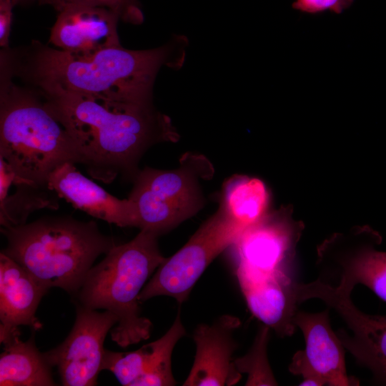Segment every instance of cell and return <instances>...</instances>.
<instances>
[{
  "instance_id": "cell-1",
  "label": "cell",
  "mask_w": 386,
  "mask_h": 386,
  "mask_svg": "<svg viewBox=\"0 0 386 386\" xmlns=\"http://www.w3.org/2000/svg\"><path fill=\"white\" fill-rule=\"evenodd\" d=\"M187 38L173 37L158 48L132 50L120 45L79 55L38 41L2 49L1 68L25 84L56 88L112 103L151 105L159 69L182 66Z\"/></svg>"
},
{
  "instance_id": "cell-2",
  "label": "cell",
  "mask_w": 386,
  "mask_h": 386,
  "mask_svg": "<svg viewBox=\"0 0 386 386\" xmlns=\"http://www.w3.org/2000/svg\"><path fill=\"white\" fill-rule=\"evenodd\" d=\"M37 89L68 130L77 164L104 183L118 176L133 182L149 148L179 139L170 118L153 104L112 103L60 89Z\"/></svg>"
},
{
  "instance_id": "cell-3",
  "label": "cell",
  "mask_w": 386,
  "mask_h": 386,
  "mask_svg": "<svg viewBox=\"0 0 386 386\" xmlns=\"http://www.w3.org/2000/svg\"><path fill=\"white\" fill-rule=\"evenodd\" d=\"M0 74V157L14 184L48 187L57 167L77 164L73 140L39 89L16 84L2 68Z\"/></svg>"
},
{
  "instance_id": "cell-4",
  "label": "cell",
  "mask_w": 386,
  "mask_h": 386,
  "mask_svg": "<svg viewBox=\"0 0 386 386\" xmlns=\"http://www.w3.org/2000/svg\"><path fill=\"white\" fill-rule=\"evenodd\" d=\"M6 246L1 251L46 287L71 295L79 289L96 258L109 252L114 239L94 221L51 216L1 227Z\"/></svg>"
},
{
  "instance_id": "cell-5",
  "label": "cell",
  "mask_w": 386,
  "mask_h": 386,
  "mask_svg": "<svg viewBox=\"0 0 386 386\" xmlns=\"http://www.w3.org/2000/svg\"><path fill=\"white\" fill-rule=\"evenodd\" d=\"M158 235L141 229L131 241L115 245L88 272L77 292L76 305L112 312L118 319L110 331L121 347L147 340L152 322L141 314L139 295L147 280L165 259Z\"/></svg>"
},
{
  "instance_id": "cell-6",
  "label": "cell",
  "mask_w": 386,
  "mask_h": 386,
  "mask_svg": "<svg viewBox=\"0 0 386 386\" xmlns=\"http://www.w3.org/2000/svg\"><path fill=\"white\" fill-rule=\"evenodd\" d=\"M213 173L207 157L190 153L176 169L139 170L128 197L137 208V227L159 236L193 217L204 205L200 181Z\"/></svg>"
},
{
  "instance_id": "cell-7",
  "label": "cell",
  "mask_w": 386,
  "mask_h": 386,
  "mask_svg": "<svg viewBox=\"0 0 386 386\" xmlns=\"http://www.w3.org/2000/svg\"><path fill=\"white\" fill-rule=\"evenodd\" d=\"M242 231L219 206L179 250L162 262L142 290L140 302L157 296L185 302L207 267Z\"/></svg>"
},
{
  "instance_id": "cell-8",
  "label": "cell",
  "mask_w": 386,
  "mask_h": 386,
  "mask_svg": "<svg viewBox=\"0 0 386 386\" xmlns=\"http://www.w3.org/2000/svg\"><path fill=\"white\" fill-rule=\"evenodd\" d=\"M296 292L300 303L319 299L342 317L350 332L340 330L337 335L345 350L372 372L378 383L386 385V315L360 311L352 303L351 292L318 279L297 284Z\"/></svg>"
},
{
  "instance_id": "cell-9",
  "label": "cell",
  "mask_w": 386,
  "mask_h": 386,
  "mask_svg": "<svg viewBox=\"0 0 386 386\" xmlns=\"http://www.w3.org/2000/svg\"><path fill=\"white\" fill-rule=\"evenodd\" d=\"M112 312H98L76 305L75 322L66 338L44 352L50 366L57 368L64 386H93L102 371L107 335L117 325Z\"/></svg>"
},
{
  "instance_id": "cell-10",
  "label": "cell",
  "mask_w": 386,
  "mask_h": 386,
  "mask_svg": "<svg viewBox=\"0 0 386 386\" xmlns=\"http://www.w3.org/2000/svg\"><path fill=\"white\" fill-rule=\"evenodd\" d=\"M294 322L305 337V349L297 352L290 372L301 375L300 385H359L347 374L345 348L330 325L328 310L317 313L297 311Z\"/></svg>"
},
{
  "instance_id": "cell-11",
  "label": "cell",
  "mask_w": 386,
  "mask_h": 386,
  "mask_svg": "<svg viewBox=\"0 0 386 386\" xmlns=\"http://www.w3.org/2000/svg\"><path fill=\"white\" fill-rule=\"evenodd\" d=\"M377 239L362 240L360 232L349 241L335 237L327 242L320 249L317 279L350 292L361 284L386 302V252L375 249Z\"/></svg>"
},
{
  "instance_id": "cell-12",
  "label": "cell",
  "mask_w": 386,
  "mask_h": 386,
  "mask_svg": "<svg viewBox=\"0 0 386 386\" xmlns=\"http://www.w3.org/2000/svg\"><path fill=\"white\" fill-rule=\"evenodd\" d=\"M301 227L281 214H267L235 240L237 269L256 275L294 276L295 247Z\"/></svg>"
},
{
  "instance_id": "cell-13",
  "label": "cell",
  "mask_w": 386,
  "mask_h": 386,
  "mask_svg": "<svg viewBox=\"0 0 386 386\" xmlns=\"http://www.w3.org/2000/svg\"><path fill=\"white\" fill-rule=\"evenodd\" d=\"M179 311L167 332L158 340L132 352L105 350L102 370L111 371L124 386H172V355L185 335Z\"/></svg>"
},
{
  "instance_id": "cell-14",
  "label": "cell",
  "mask_w": 386,
  "mask_h": 386,
  "mask_svg": "<svg viewBox=\"0 0 386 386\" xmlns=\"http://www.w3.org/2000/svg\"><path fill=\"white\" fill-rule=\"evenodd\" d=\"M241 325L235 316L224 315L212 324L199 325L193 332L196 354L184 386H231L242 377L233 355L237 345L234 333Z\"/></svg>"
},
{
  "instance_id": "cell-15",
  "label": "cell",
  "mask_w": 386,
  "mask_h": 386,
  "mask_svg": "<svg viewBox=\"0 0 386 386\" xmlns=\"http://www.w3.org/2000/svg\"><path fill=\"white\" fill-rule=\"evenodd\" d=\"M119 15L100 6H74L57 16L49 42L61 50L91 54L120 45L117 32Z\"/></svg>"
},
{
  "instance_id": "cell-16",
  "label": "cell",
  "mask_w": 386,
  "mask_h": 386,
  "mask_svg": "<svg viewBox=\"0 0 386 386\" xmlns=\"http://www.w3.org/2000/svg\"><path fill=\"white\" fill-rule=\"evenodd\" d=\"M237 280L247 305L264 325L281 337L293 335L297 310L294 276L255 275L237 269Z\"/></svg>"
},
{
  "instance_id": "cell-17",
  "label": "cell",
  "mask_w": 386,
  "mask_h": 386,
  "mask_svg": "<svg viewBox=\"0 0 386 386\" xmlns=\"http://www.w3.org/2000/svg\"><path fill=\"white\" fill-rule=\"evenodd\" d=\"M49 288L25 268L0 253V342L4 344L21 335L19 326L33 331L41 327L36 312Z\"/></svg>"
},
{
  "instance_id": "cell-18",
  "label": "cell",
  "mask_w": 386,
  "mask_h": 386,
  "mask_svg": "<svg viewBox=\"0 0 386 386\" xmlns=\"http://www.w3.org/2000/svg\"><path fill=\"white\" fill-rule=\"evenodd\" d=\"M74 164L66 162L57 167L48 179L49 189L95 218L121 227H137L134 203L112 195L81 174Z\"/></svg>"
},
{
  "instance_id": "cell-19",
  "label": "cell",
  "mask_w": 386,
  "mask_h": 386,
  "mask_svg": "<svg viewBox=\"0 0 386 386\" xmlns=\"http://www.w3.org/2000/svg\"><path fill=\"white\" fill-rule=\"evenodd\" d=\"M0 355L1 386H53L51 367L37 349L34 335L27 341L16 335L5 342Z\"/></svg>"
},
{
  "instance_id": "cell-20",
  "label": "cell",
  "mask_w": 386,
  "mask_h": 386,
  "mask_svg": "<svg viewBox=\"0 0 386 386\" xmlns=\"http://www.w3.org/2000/svg\"><path fill=\"white\" fill-rule=\"evenodd\" d=\"M268 202V192L261 180L234 177L223 188L219 206L244 230L267 214Z\"/></svg>"
},
{
  "instance_id": "cell-21",
  "label": "cell",
  "mask_w": 386,
  "mask_h": 386,
  "mask_svg": "<svg viewBox=\"0 0 386 386\" xmlns=\"http://www.w3.org/2000/svg\"><path fill=\"white\" fill-rule=\"evenodd\" d=\"M17 187L14 194L0 198V223L1 227H14L26 223L32 212L44 207L55 209L58 203L52 191L26 184H15Z\"/></svg>"
},
{
  "instance_id": "cell-22",
  "label": "cell",
  "mask_w": 386,
  "mask_h": 386,
  "mask_svg": "<svg viewBox=\"0 0 386 386\" xmlns=\"http://www.w3.org/2000/svg\"><path fill=\"white\" fill-rule=\"evenodd\" d=\"M270 328L263 325L247 354L234 360L237 370L247 375L246 386L277 385L267 358Z\"/></svg>"
},
{
  "instance_id": "cell-23",
  "label": "cell",
  "mask_w": 386,
  "mask_h": 386,
  "mask_svg": "<svg viewBox=\"0 0 386 386\" xmlns=\"http://www.w3.org/2000/svg\"><path fill=\"white\" fill-rule=\"evenodd\" d=\"M40 5H49L58 12L74 6H100L117 12L120 19L133 24H140L144 19L135 13L126 0H37Z\"/></svg>"
},
{
  "instance_id": "cell-24",
  "label": "cell",
  "mask_w": 386,
  "mask_h": 386,
  "mask_svg": "<svg viewBox=\"0 0 386 386\" xmlns=\"http://www.w3.org/2000/svg\"><path fill=\"white\" fill-rule=\"evenodd\" d=\"M353 1L354 0H295L292 6L297 10L310 14L327 10L340 14L348 9Z\"/></svg>"
},
{
  "instance_id": "cell-25",
  "label": "cell",
  "mask_w": 386,
  "mask_h": 386,
  "mask_svg": "<svg viewBox=\"0 0 386 386\" xmlns=\"http://www.w3.org/2000/svg\"><path fill=\"white\" fill-rule=\"evenodd\" d=\"M14 6L11 0H0V46L3 49L9 48Z\"/></svg>"
},
{
  "instance_id": "cell-26",
  "label": "cell",
  "mask_w": 386,
  "mask_h": 386,
  "mask_svg": "<svg viewBox=\"0 0 386 386\" xmlns=\"http://www.w3.org/2000/svg\"><path fill=\"white\" fill-rule=\"evenodd\" d=\"M131 9L138 15L143 16L138 0H126Z\"/></svg>"
},
{
  "instance_id": "cell-27",
  "label": "cell",
  "mask_w": 386,
  "mask_h": 386,
  "mask_svg": "<svg viewBox=\"0 0 386 386\" xmlns=\"http://www.w3.org/2000/svg\"><path fill=\"white\" fill-rule=\"evenodd\" d=\"M14 5H26L31 2H32L34 0H11Z\"/></svg>"
}]
</instances>
